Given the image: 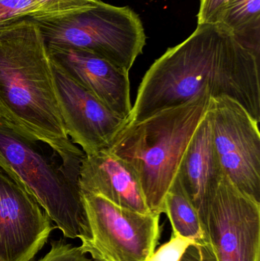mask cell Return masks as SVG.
I'll list each match as a JSON object with an SVG mask.
<instances>
[{"label":"cell","instance_id":"obj_4","mask_svg":"<svg viewBox=\"0 0 260 261\" xmlns=\"http://www.w3.org/2000/svg\"><path fill=\"white\" fill-rule=\"evenodd\" d=\"M43 144L0 122V169L32 196L64 239H78L84 218L78 178Z\"/></svg>","mask_w":260,"mask_h":261},{"label":"cell","instance_id":"obj_6","mask_svg":"<svg viewBox=\"0 0 260 261\" xmlns=\"http://www.w3.org/2000/svg\"><path fill=\"white\" fill-rule=\"evenodd\" d=\"M81 252L95 261H147L155 251L160 215L122 208L98 195L81 193Z\"/></svg>","mask_w":260,"mask_h":261},{"label":"cell","instance_id":"obj_12","mask_svg":"<svg viewBox=\"0 0 260 261\" xmlns=\"http://www.w3.org/2000/svg\"><path fill=\"white\" fill-rule=\"evenodd\" d=\"M78 185L80 193L102 196L122 208L151 213L132 169L108 150L84 156Z\"/></svg>","mask_w":260,"mask_h":261},{"label":"cell","instance_id":"obj_21","mask_svg":"<svg viewBox=\"0 0 260 261\" xmlns=\"http://www.w3.org/2000/svg\"><path fill=\"white\" fill-rule=\"evenodd\" d=\"M180 261H218L209 242L192 244L188 247Z\"/></svg>","mask_w":260,"mask_h":261},{"label":"cell","instance_id":"obj_15","mask_svg":"<svg viewBox=\"0 0 260 261\" xmlns=\"http://www.w3.org/2000/svg\"><path fill=\"white\" fill-rule=\"evenodd\" d=\"M164 213L172 225V234L190 239L198 245L209 242L198 212L177 176L165 198Z\"/></svg>","mask_w":260,"mask_h":261},{"label":"cell","instance_id":"obj_17","mask_svg":"<svg viewBox=\"0 0 260 261\" xmlns=\"http://www.w3.org/2000/svg\"><path fill=\"white\" fill-rule=\"evenodd\" d=\"M48 252L38 260L30 261H95L81 252L79 246L68 243L65 239L50 241Z\"/></svg>","mask_w":260,"mask_h":261},{"label":"cell","instance_id":"obj_16","mask_svg":"<svg viewBox=\"0 0 260 261\" xmlns=\"http://www.w3.org/2000/svg\"><path fill=\"white\" fill-rule=\"evenodd\" d=\"M96 0H31L32 20L51 19L86 9Z\"/></svg>","mask_w":260,"mask_h":261},{"label":"cell","instance_id":"obj_1","mask_svg":"<svg viewBox=\"0 0 260 261\" xmlns=\"http://www.w3.org/2000/svg\"><path fill=\"white\" fill-rule=\"evenodd\" d=\"M259 66L260 60L224 24H198L146 72L128 122L184 103L208 90L212 98L226 96L239 102L259 123Z\"/></svg>","mask_w":260,"mask_h":261},{"label":"cell","instance_id":"obj_11","mask_svg":"<svg viewBox=\"0 0 260 261\" xmlns=\"http://www.w3.org/2000/svg\"><path fill=\"white\" fill-rule=\"evenodd\" d=\"M47 47L53 64L114 114L128 121L132 110L128 72L86 50Z\"/></svg>","mask_w":260,"mask_h":261},{"label":"cell","instance_id":"obj_13","mask_svg":"<svg viewBox=\"0 0 260 261\" xmlns=\"http://www.w3.org/2000/svg\"><path fill=\"white\" fill-rule=\"evenodd\" d=\"M224 174L207 112L185 152L177 173L182 187L198 212L203 227L208 207Z\"/></svg>","mask_w":260,"mask_h":261},{"label":"cell","instance_id":"obj_7","mask_svg":"<svg viewBox=\"0 0 260 261\" xmlns=\"http://www.w3.org/2000/svg\"><path fill=\"white\" fill-rule=\"evenodd\" d=\"M208 114L224 173L240 190L260 202L259 122L226 96L211 98Z\"/></svg>","mask_w":260,"mask_h":261},{"label":"cell","instance_id":"obj_5","mask_svg":"<svg viewBox=\"0 0 260 261\" xmlns=\"http://www.w3.org/2000/svg\"><path fill=\"white\" fill-rule=\"evenodd\" d=\"M34 21L47 46L86 50L128 73L146 45L143 22L129 6L96 0L73 13Z\"/></svg>","mask_w":260,"mask_h":261},{"label":"cell","instance_id":"obj_3","mask_svg":"<svg viewBox=\"0 0 260 261\" xmlns=\"http://www.w3.org/2000/svg\"><path fill=\"white\" fill-rule=\"evenodd\" d=\"M211 98L206 90L184 103L128 122L108 149L132 169L151 213H164L165 198Z\"/></svg>","mask_w":260,"mask_h":261},{"label":"cell","instance_id":"obj_18","mask_svg":"<svg viewBox=\"0 0 260 261\" xmlns=\"http://www.w3.org/2000/svg\"><path fill=\"white\" fill-rule=\"evenodd\" d=\"M193 241L178 234H172L170 240L163 244L147 261H180L189 245Z\"/></svg>","mask_w":260,"mask_h":261},{"label":"cell","instance_id":"obj_9","mask_svg":"<svg viewBox=\"0 0 260 261\" xmlns=\"http://www.w3.org/2000/svg\"><path fill=\"white\" fill-rule=\"evenodd\" d=\"M56 228L30 194L0 169V261H30Z\"/></svg>","mask_w":260,"mask_h":261},{"label":"cell","instance_id":"obj_19","mask_svg":"<svg viewBox=\"0 0 260 261\" xmlns=\"http://www.w3.org/2000/svg\"><path fill=\"white\" fill-rule=\"evenodd\" d=\"M31 0H0V29L32 15Z\"/></svg>","mask_w":260,"mask_h":261},{"label":"cell","instance_id":"obj_2","mask_svg":"<svg viewBox=\"0 0 260 261\" xmlns=\"http://www.w3.org/2000/svg\"><path fill=\"white\" fill-rule=\"evenodd\" d=\"M0 122L46 144L79 176L85 153L67 135L47 44L31 18L0 29Z\"/></svg>","mask_w":260,"mask_h":261},{"label":"cell","instance_id":"obj_8","mask_svg":"<svg viewBox=\"0 0 260 261\" xmlns=\"http://www.w3.org/2000/svg\"><path fill=\"white\" fill-rule=\"evenodd\" d=\"M204 228L218 261H260V202L226 174L208 207Z\"/></svg>","mask_w":260,"mask_h":261},{"label":"cell","instance_id":"obj_10","mask_svg":"<svg viewBox=\"0 0 260 261\" xmlns=\"http://www.w3.org/2000/svg\"><path fill=\"white\" fill-rule=\"evenodd\" d=\"M58 102L67 135L85 155L108 150L128 123L53 64Z\"/></svg>","mask_w":260,"mask_h":261},{"label":"cell","instance_id":"obj_20","mask_svg":"<svg viewBox=\"0 0 260 261\" xmlns=\"http://www.w3.org/2000/svg\"><path fill=\"white\" fill-rule=\"evenodd\" d=\"M227 0H200L197 14L198 24L215 23Z\"/></svg>","mask_w":260,"mask_h":261},{"label":"cell","instance_id":"obj_14","mask_svg":"<svg viewBox=\"0 0 260 261\" xmlns=\"http://www.w3.org/2000/svg\"><path fill=\"white\" fill-rule=\"evenodd\" d=\"M216 22L230 29L237 41L260 60V0H227Z\"/></svg>","mask_w":260,"mask_h":261}]
</instances>
